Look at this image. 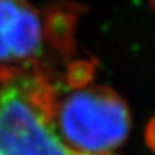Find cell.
I'll use <instances>...</instances> for the list:
<instances>
[{
    "instance_id": "cell-1",
    "label": "cell",
    "mask_w": 155,
    "mask_h": 155,
    "mask_svg": "<svg viewBox=\"0 0 155 155\" xmlns=\"http://www.w3.org/2000/svg\"><path fill=\"white\" fill-rule=\"evenodd\" d=\"M56 99L39 65L0 68V155H76L55 128Z\"/></svg>"
},
{
    "instance_id": "cell-5",
    "label": "cell",
    "mask_w": 155,
    "mask_h": 155,
    "mask_svg": "<svg viewBox=\"0 0 155 155\" xmlns=\"http://www.w3.org/2000/svg\"><path fill=\"white\" fill-rule=\"evenodd\" d=\"M76 155H92V154H83V152H78L76 151ZM105 155H111V154H105Z\"/></svg>"
},
{
    "instance_id": "cell-2",
    "label": "cell",
    "mask_w": 155,
    "mask_h": 155,
    "mask_svg": "<svg viewBox=\"0 0 155 155\" xmlns=\"http://www.w3.org/2000/svg\"><path fill=\"white\" fill-rule=\"evenodd\" d=\"M55 128L73 151L105 155L121 147L131 129L127 102L115 91L88 82L72 85L65 96L58 92Z\"/></svg>"
},
{
    "instance_id": "cell-4",
    "label": "cell",
    "mask_w": 155,
    "mask_h": 155,
    "mask_svg": "<svg viewBox=\"0 0 155 155\" xmlns=\"http://www.w3.org/2000/svg\"><path fill=\"white\" fill-rule=\"evenodd\" d=\"M145 139H147V144L151 150L155 152V116L151 119V122L147 127V131H145Z\"/></svg>"
},
{
    "instance_id": "cell-3",
    "label": "cell",
    "mask_w": 155,
    "mask_h": 155,
    "mask_svg": "<svg viewBox=\"0 0 155 155\" xmlns=\"http://www.w3.org/2000/svg\"><path fill=\"white\" fill-rule=\"evenodd\" d=\"M75 22L73 10H55L45 17L26 0H0V63L6 66L39 65L46 42L66 50L69 30Z\"/></svg>"
}]
</instances>
